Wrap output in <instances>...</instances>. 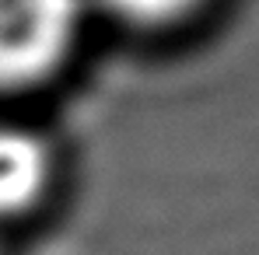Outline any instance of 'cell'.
I'll list each match as a JSON object with an SVG mask.
<instances>
[{
  "mask_svg": "<svg viewBox=\"0 0 259 255\" xmlns=\"http://www.w3.org/2000/svg\"><path fill=\"white\" fill-rule=\"evenodd\" d=\"M203 0H105V7L137 28H161L193 14Z\"/></svg>",
  "mask_w": 259,
  "mask_h": 255,
  "instance_id": "cell-3",
  "label": "cell"
},
{
  "mask_svg": "<svg viewBox=\"0 0 259 255\" xmlns=\"http://www.w3.org/2000/svg\"><path fill=\"white\" fill-rule=\"evenodd\" d=\"M81 0H0V91L49 81L70 56Z\"/></svg>",
  "mask_w": 259,
  "mask_h": 255,
  "instance_id": "cell-1",
  "label": "cell"
},
{
  "mask_svg": "<svg viewBox=\"0 0 259 255\" xmlns=\"http://www.w3.org/2000/svg\"><path fill=\"white\" fill-rule=\"evenodd\" d=\"M53 158L46 140L28 129L0 126V220L32 210L49 185Z\"/></svg>",
  "mask_w": 259,
  "mask_h": 255,
  "instance_id": "cell-2",
  "label": "cell"
}]
</instances>
